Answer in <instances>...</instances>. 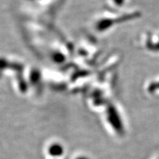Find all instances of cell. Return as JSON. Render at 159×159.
I'll return each instance as SVG.
<instances>
[{"label": "cell", "mask_w": 159, "mask_h": 159, "mask_svg": "<svg viewBox=\"0 0 159 159\" xmlns=\"http://www.w3.org/2000/svg\"><path fill=\"white\" fill-rule=\"evenodd\" d=\"M49 152L52 156H61V153H62V149L61 148L60 146H52L49 150Z\"/></svg>", "instance_id": "6da1fadb"}, {"label": "cell", "mask_w": 159, "mask_h": 159, "mask_svg": "<svg viewBox=\"0 0 159 159\" xmlns=\"http://www.w3.org/2000/svg\"><path fill=\"white\" fill-rule=\"evenodd\" d=\"M114 1L117 5H120V4H122L123 2V0H114Z\"/></svg>", "instance_id": "7a4b0ae2"}]
</instances>
